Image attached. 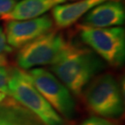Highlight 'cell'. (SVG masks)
<instances>
[{
  "instance_id": "obj_1",
  "label": "cell",
  "mask_w": 125,
  "mask_h": 125,
  "mask_svg": "<svg viewBox=\"0 0 125 125\" xmlns=\"http://www.w3.org/2000/svg\"><path fill=\"white\" fill-rule=\"evenodd\" d=\"M104 67V62L91 49L70 43L60 59L51 65V71L71 93L80 95Z\"/></svg>"
},
{
  "instance_id": "obj_2",
  "label": "cell",
  "mask_w": 125,
  "mask_h": 125,
  "mask_svg": "<svg viewBox=\"0 0 125 125\" xmlns=\"http://www.w3.org/2000/svg\"><path fill=\"white\" fill-rule=\"evenodd\" d=\"M9 95L30 111L43 125H64L62 116L37 91L26 72L20 68L9 71Z\"/></svg>"
},
{
  "instance_id": "obj_3",
  "label": "cell",
  "mask_w": 125,
  "mask_h": 125,
  "mask_svg": "<svg viewBox=\"0 0 125 125\" xmlns=\"http://www.w3.org/2000/svg\"><path fill=\"white\" fill-rule=\"evenodd\" d=\"M81 40L111 66L123 65L125 59V31L122 27L92 28L79 25Z\"/></svg>"
},
{
  "instance_id": "obj_4",
  "label": "cell",
  "mask_w": 125,
  "mask_h": 125,
  "mask_svg": "<svg viewBox=\"0 0 125 125\" xmlns=\"http://www.w3.org/2000/svg\"><path fill=\"white\" fill-rule=\"evenodd\" d=\"M87 107L102 118H116L124 112L122 94L115 78L110 74L97 77L84 94Z\"/></svg>"
},
{
  "instance_id": "obj_5",
  "label": "cell",
  "mask_w": 125,
  "mask_h": 125,
  "mask_svg": "<svg viewBox=\"0 0 125 125\" xmlns=\"http://www.w3.org/2000/svg\"><path fill=\"white\" fill-rule=\"evenodd\" d=\"M69 44L61 33L50 31L22 46L16 56L17 63L24 70L52 65L60 59Z\"/></svg>"
},
{
  "instance_id": "obj_6",
  "label": "cell",
  "mask_w": 125,
  "mask_h": 125,
  "mask_svg": "<svg viewBox=\"0 0 125 125\" xmlns=\"http://www.w3.org/2000/svg\"><path fill=\"white\" fill-rule=\"evenodd\" d=\"M34 87L59 115L72 119L76 104L71 92L53 73L41 67H34L27 72Z\"/></svg>"
},
{
  "instance_id": "obj_7",
  "label": "cell",
  "mask_w": 125,
  "mask_h": 125,
  "mask_svg": "<svg viewBox=\"0 0 125 125\" xmlns=\"http://www.w3.org/2000/svg\"><path fill=\"white\" fill-rule=\"evenodd\" d=\"M53 28V21L49 15L24 21H10L6 25L8 44L14 48H21L37 37L47 33Z\"/></svg>"
},
{
  "instance_id": "obj_8",
  "label": "cell",
  "mask_w": 125,
  "mask_h": 125,
  "mask_svg": "<svg viewBox=\"0 0 125 125\" xmlns=\"http://www.w3.org/2000/svg\"><path fill=\"white\" fill-rule=\"evenodd\" d=\"M125 21V9L119 0H110L97 5L84 15L82 25L92 28L120 26Z\"/></svg>"
},
{
  "instance_id": "obj_9",
  "label": "cell",
  "mask_w": 125,
  "mask_h": 125,
  "mask_svg": "<svg viewBox=\"0 0 125 125\" xmlns=\"http://www.w3.org/2000/svg\"><path fill=\"white\" fill-rule=\"evenodd\" d=\"M110 0H78L75 2L57 5L52 9V16L58 28L72 25L97 5Z\"/></svg>"
},
{
  "instance_id": "obj_10",
  "label": "cell",
  "mask_w": 125,
  "mask_h": 125,
  "mask_svg": "<svg viewBox=\"0 0 125 125\" xmlns=\"http://www.w3.org/2000/svg\"><path fill=\"white\" fill-rule=\"evenodd\" d=\"M64 2V0H21L17 2L10 13L0 18L7 21L37 18L57 5Z\"/></svg>"
},
{
  "instance_id": "obj_11",
  "label": "cell",
  "mask_w": 125,
  "mask_h": 125,
  "mask_svg": "<svg viewBox=\"0 0 125 125\" xmlns=\"http://www.w3.org/2000/svg\"><path fill=\"white\" fill-rule=\"evenodd\" d=\"M0 125H43L16 100L0 102Z\"/></svg>"
},
{
  "instance_id": "obj_12",
  "label": "cell",
  "mask_w": 125,
  "mask_h": 125,
  "mask_svg": "<svg viewBox=\"0 0 125 125\" xmlns=\"http://www.w3.org/2000/svg\"><path fill=\"white\" fill-rule=\"evenodd\" d=\"M9 71L5 67H0V92L9 95Z\"/></svg>"
},
{
  "instance_id": "obj_13",
  "label": "cell",
  "mask_w": 125,
  "mask_h": 125,
  "mask_svg": "<svg viewBox=\"0 0 125 125\" xmlns=\"http://www.w3.org/2000/svg\"><path fill=\"white\" fill-rule=\"evenodd\" d=\"M80 125H115V123L106 118L94 116L83 121Z\"/></svg>"
},
{
  "instance_id": "obj_14",
  "label": "cell",
  "mask_w": 125,
  "mask_h": 125,
  "mask_svg": "<svg viewBox=\"0 0 125 125\" xmlns=\"http://www.w3.org/2000/svg\"><path fill=\"white\" fill-rule=\"evenodd\" d=\"M16 3V0H0V17L10 13Z\"/></svg>"
},
{
  "instance_id": "obj_15",
  "label": "cell",
  "mask_w": 125,
  "mask_h": 125,
  "mask_svg": "<svg viewBox=\"0 0 125 125\" xmlns=\"http://www.w3.org/2000/svg\"><path fill=\"white\" fill-rule=\"evenodd\" d=\"M12 51V47L7 42L6 33L0 26V54H8Z\"/></svg>"
},
{
  "instance_id": "obj_16",
  "label": "cell",
  "mask_w": 125,
  "mask_h": 125,
  "mask_svg": "<svg viewBox=\"0 0 125 125\" xmlns=\"http://www.w3.org/2000/svg\"><path fill=\"white\" fill-rule=\"evenodd\" d=\"M7 64V59L5 54H0V67H5Z\"/></svg>"
},
{
  "instance_id": "obj_17",
  "label": "cell",
  "mask_w": 125,
  "mask_h": 125,
  "mask_svg": "<svg viewBox=\"0 0 125 125\" xmlns=\"http://www.w3.org/2000/svg\"><path fill=\"white\" fill-rule=\"evenodd\" d=\"M6 97H7V94H5L1 93V92H0V102H3L4 100L6 99Z\"/></svg>"
},
{
  "instance_id": "obj_18",
  "label": "cell",
  "mask_w": 125,
  "mask_h": 125,
  "mask_svg": "<svg viewBox=\"0 0 125 125\" xmlns=\"http://www.w3.org/2000/svg\"><path fill=\"white\" fill-rule=\"evenodd\" d=\"M67 1H78V0H64V2H67Z\"/></svg>"
}]
</instances>
